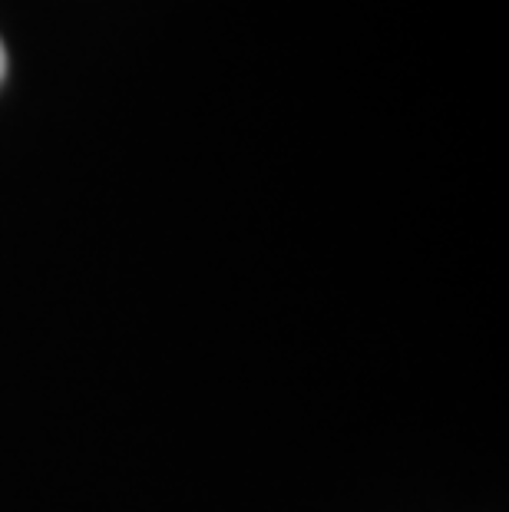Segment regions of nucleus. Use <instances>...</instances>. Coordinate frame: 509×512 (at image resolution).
<instances>
[{
	"mask_svg": "<svg viewBox=\"0 0 509 512\" xmlns=\"http://www.w3.org/2000/svg\"><path fill=\"white\" fill-rule=\"evenodd\" d=\"M7 73V53H4V43H0V80H4Z\"/></svg>",
	"mask_w": 509,
	"mask_h": 512,
	"instance_id": "f257e3e1",
	"label": "nucleus"
}]
</instances>
